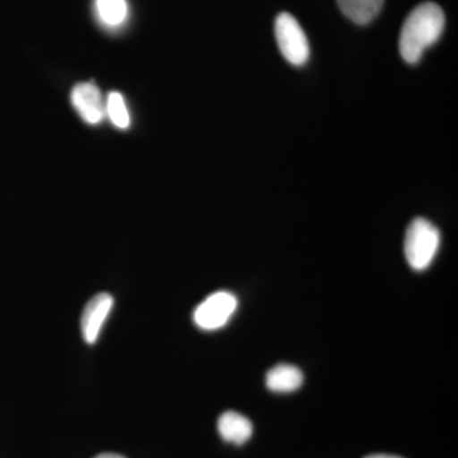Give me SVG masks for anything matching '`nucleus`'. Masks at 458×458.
<instances>
[{
  "label": "nucleus",
  "mask_w": 458,
  "mask_h": 458,
  "mask_svg": "<svg viewBox=\"0 0 458 458\" xmlns=\"http://www.w3.org/2000/svg\"><path fill=\"white\" fill-rule=\"evenodd\" d=\"M441 246V233L432 222L415 218L406 231L405 258L412 270L424 271L430 267Z\"/></svg>",
  "instance_id": "f03ea898"
},
{
  "label": "nucleus",
  "mask_w": 458,
  "mask_h": 458,
  "mask_svg": "<svg viewBox=\"0 0 458 458\" xmlns=\"http://www.w3.org/2000/svg\"><path fill=\"white\" fill-rule=\"evenodd\" d=\"M445 25V13L436 3H421L412 9L401 29V57L408 64H417L428 47L441 38Z\"/></svg>",
  "instance_id": "f257e3e1"
},
{
  "label": "nucleus",
  "mask_w": 458,
  "mask_h": 458,
  "mask_svg": "<svg viewBox=\"0 0 458 458\" xmlns=\"http://www.w3.org/2000/svg\"><path fill=\"white\" fill-rule=\"evenodd\" d=\"M96 12L105 26L117 29L128 20V3L126 0H96Z\"/></svg>",
  "instance_id": "9d476101"
},
{
  "label": "nucleus",
  "mask_w": 458,
  "mask_h": 458,
  "mask_svg": "<svg viewBox=\"0 0 458 458\" xmlns=\"http://www.w3.org/2000/svg\"><path fill=\"white\" fill-rule=\"evenodd\" d=\"M96 458H125V457L120 456V454H99V456H98Z\"/></svg>",
  "instance_id": "ddd939ff"
},
{
  "label": "nucleus",
  "mask_w": 458,
  "mask_h": 458,
  "mask_svg": "<svg viewBox=\"0 0 458 458\" xmlns=\"http://www.w3.org/2000/svg\"><path fill=\"white\" fill-rule=\"evenodd\" d=\"M72 104L84 122L90 125H98L106 116V104L96 84H77L72 90Z\"/></svg>",
  "instance_id": "39448f33"
},
{
  "label": "nucleus",
  "mask_w": 458,
  "mask_h": 458,
  "mask_svg": "<svg viewBox=\"0 0 458 458\" xmlns=\"http://www.w3.org/2000/svg\"><path fill=\"white\" fill-rule=\"evenodd\" d=\"M238 301L229 292H216L210 294L194 312L195 325L201 330L214 331L228 324L236 312Z\"/></svg>",
  "instance_id": "20e7f679"
},
{
  "label": "nucleus",
  "mask_w": 458,
  "mask_h": 458,
  "mask_svg": "<svg viewBox=\"0 0 458 458\" xmlns=\"http://www.w3.org/2000/svg\"><path fill=\"white\" fill-rule=\"evenodd\" d=\"M366 458H403V457L394 456V454H370V456H367Z\"/></svg>",
  "instance_id": "f8f14e48"
},
{
  "label": "nucleus",
  "mask_w": 458,
  "mask_h": 458,
  "mask_svg": "<svg viewBox=\"0 0 458 458\" xmlns=\"http://www.w3.org/2000/svg\"><path fill=\"white\" fill-rule=\"evenodd\" d=\"M276 38L280 53L289 64L303 66L310 59V44L302 26L292 14L280 13L276 20Z\"/></svg>",
  "instance_id": "7ed1b4c3"
},
{
  "label": "nucleus",
  "mask_w": 458,
  "mask_h": 458,
  "mask_svg": "<svg viewBox=\"0 0 458 458\" xmlns=\"http://www.w3.org/2000/svg\"><path fill=\"white\" fill-rule=\"evenodd\" d=\"M265 384L271 393H294L303 385V373L291 364H279L267 372Z\"/></svg>",
  "instance_id": "6e6552de"
},
{
  "label": "nucleus",
  "mask_w": 458,
  "mask_h": 458,
  "mask_svg": "<svg viewBox=\"0 0 458 458\" xmlns=\"http://www.w3.org/2000/svg\"><path fill=\"white\" fill-rule=\"evenodd\" d=\"M251 421L236 411H225L218 420V432L223 441L236 445H245L252 436Z\"/></svg>",
  "instance_id": "0eeeda50"
},
{
  "label": "nucleus",
  "mask_w": 458,
  "mask_h": 458,
  "mask_svg": "<svg viewBox=\"0 0 458 458\" xmlns=\"http://www.w3.org/2000/svg\"><path fill=\"white\" fill-rule=\"evenodd\" d=\"M113 307L114 298L113 295L108 293L96 294L87 303L82 318H81V330H82L84 342L89 344V345L98 342L102 327L106 322Z\"/></svg>",
  "instance_id": "423d86ee"
},
{
  "label": "nucleus",
  "mask_w": 458,
  "mask_h": 458,
  "mask_svg": "<svg viewBox=\"0 0 458 458\" xmlns=\"http://www.w3.org/2000/svg\"><path fill=\"white\" fill-rule=\"evenodd\" d=\"M106 114L110 117L111 123L116 128L128 129L131 125V114L126 107L125 98L122 93L111 92L106 101Z\"/></svg>",
  "instance_id": "9b49d317"
},
{
  "label": "nucleus",
  "mask_w": 458,
  "mask_h": 458,
  "mask_svg": "<svg viewBox=\"0 0 458 458\" xmlns=\"http://www.w3.org/2000/svg\"><path fill=\"white\" fill-rule=\"evenodd\" d=\"M384 3L385 0H337L344 16L360 26L372 22L384 7Z\"/></svg>",
  "instance_id": "1a4fd4ad"
}]
</instances>
